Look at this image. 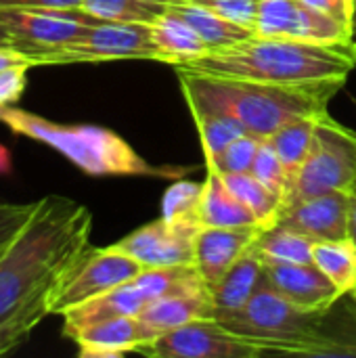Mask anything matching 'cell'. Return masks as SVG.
Listing matches in <instances>:
<instances>
[{"label":"cell","instance_id":"cell-1","mask_svg":"<svg viewBox=\"0 0 356 358\" xmlns=\"http://www.w3.org/2000/svg\"><path fill=\"white\" fill-rule=\"evenodd\" d=\"M92 212L61 195H46L0 256V321L40 323L76 264L90 248Z\"/></svg>","mask_w":356,"mask_h":358},{"label":"cell","instance_id":"cell-2","mask_svg":"<svg viewBox=\"0 0 356 358\" xmlns=\"http://www.w3.org/2000/svg\"><path fill=\"white\" fill-rule=\"evenodd\" d=\"M355 69V40L340 44H315L258 34L233 46L214 48L204 57L174 65V71L334 92L342 90Z\"/></svg>","mask_w":356,"mask_h":358},{"label":"cell","instance_id":"cell-3","mask_svg":"<svg viewBox=\"0 0 356 358\" xmlns=\"http://www.w3.org/2000/svg\"><path fill=\"white\" fill-rule=\"evenodd\" d=\"M189 109H210L237 117L250 134L269 138L298 117H317L327 111L334 90L277 86L245 80L214 78L176 71Z\"/></svg>","mask_w":356,"mask_h":358},{"label":"cell","instance_id":"cell-4","mask_svg":"<svg viewBox=\"0 0 356 358\" xmlns=\"http://www.w3.org/2000/svg\"><path fill=\"white\" fill-rule=\"evenodd\" d=\"M0 124L19 136L52 147L88 176H166L120 134L90 124H57L19 107H0Z\"/></svg>","mask_w":356,"mask_h":358},{"label":"cell","instance_id":"cell-5","mask_svg":"<svg viewBox=\"0 0 356 358\" xmlns=\"http://www.w3.org/2000/svg\"><path fill=\"white\" fill-rule=\"evenodd\" d=\"M325 315L304 313L262 285L241 313L218 321L233 334L262 344L271 355L342 357V346L323 334Z\"/></svg>","mask_w":356,"mask_h":358},{"label":"cell","instance_id":"cell-6","mask_svg":"<svg viewBox=\"0 0 356 358\" xmlns=\"http://www.w3.org/2000/svg\"><path fill=\"white\" fill-rule=\"evenodd\" d=\"M355 180L356 132L334 120L327 111L317 120L313 145L290 185L283 210L308 197L350 191Z\"/></svg>","mask_w":356,"mask_h":358},{"label":"cell","instance_id":"cell-7","mask_svg":"<svg viewBox=\"0 0 356 358\" xmlns=\"http://www.w3.org/2000/svg\"><path fill=\"white\" fill-rule=\"evenodd\" d=\"M40 65H65V63H101V61H124V59H145L159 61L151 34V23H118L99 21L82 38L38 52Z\"/></svg>","mask_w":356,"mask_h":358},{"label":"cell","instance_id":"cell-8","mask_svg":"<svg viewBox=\"0 0 356 358\" xmlns=\"http://www.w3.org/2000/svg\"><path fill=\"white\" fill-rule=\"evenodd\" d=\"M99 21L82 8H0L10 46L31 57L82 38Z\"/></svg>","mask_w":356,"mask_h":358},{"label":"cell","instance_id":"cell-9","mask_svg":"<svg viewBox=\"0 0 356 358\" xmlns=\"http://www.w3.org/2000/svg\"><path fill=\"white\" fill-rule=\"evenodd\" d=\"M138 352L153 358H260L271 355L262 344L233 334L216 319H199L176 327Z\"/></svg>","mask_w":356,"mask_h":358},{"label":"cell","instance_id":"cell-10","mask_svg":"<svg viewBox=\"0 0 356 358\" xmlns=\"http://www.w3.org/2000/svg\"><path fill=\"white\" fill-rule=\"evenodd\" d=\"M143 266L115 248H88L82 260L76 264L67 281L55 296L52 315L80 306L118 285L132 281Z\"/></svg>","mask_w":356,"mask_h":358},{"label":"cell","instance_id":"cell-11","mask_svg":"<svg viewBox=\"0 0 356 358\" xmlns=\"http://www.w3.org/2000/svg\"><path fill=\"white\" fill-rule=\"evenodd\" d=\"M197 233L178 229L162 216L130 235L115 241L111 248L136 260L143 268H168L195 264Z\"/></svg>","mask_w":356,"mask_h":358},{"label":"cell","instance_id":"cell-12","mask_svg":"<svg viewBox=\"0 0 356 358\" xmlns=\"http://www.w3.org/2000/svg\"><path fill=\"white\" fill-rule=\"evenodd\" d=\"M264 262V285L275 289L287 302L304 313L327 315L342 298L338 287L321 273L315 262L292 264V262Z\"/></svg>","mask_w":356,"mask_h":358},{"label":"cell","instance_id":"cell-13","mask_svg":"<svg viewBox=\"0 0 356 358\" xmlns=\"http://www.w3.org/2000/svg\"><path fill=\"white\" fill-rule=\"evenodd\" d=\"M138 325L145 338V346L159 336L183 327L199 319H214V300L210 287L199 281L151 300L138 315ZM143 346V348H145Z\"/></svg>","mask_w":356,"mask_h":358},{"label":"cell","instance_id":"cell-14","mask_svg":"<svg viewBox=\"0 0 356 358\" xmlns=\"http://www.w3.org/2000/svg\"><path fill=\"white\" fill-rule=\"evenodd\" d=\"M262 229L250 227H204L195 237V268L210 292L222 281L233 264L256 243Z\"/></svg>","mask_w":356,"mask_h":358},{"label":"cell","instance_id":"cell-15","mask_svg":"<svg viewBox=\"0 0 356 358\" xmlns=\"http://www.w3.org/2000/svg\"><path fill=\"white\" fill-rule=\"evenodd\" d=\"M348 195L334 191L308 197L287 206L277 224L313 237L315 241H334L348 237Z\"/></svg>","mask_w":356,"mask_h":358},{"label":"cell","instance_id":"cell-16","mask_svg":"<svg viewBox=\"0 0 356 358\" xmlns=\"http://www.w3.org/2000/svg\"><path fill=\"white\" fill-rule=\"evenodd\" d=\"M149 304L147 296L143 294V289L132 281L118 285L80 306H73L69 310H65L63 317V334L65 338H73L78 331L115 319V317H136L145 306Z\"/></svg>","mask_w":356,"mask_h":358},{"label":"cell","instance_id":"cell-17","mask_svg":"<svg viewBox=\"0 0 356 358\" xmlns=\"http://www.w3.org/2000/svg\"><path fill=\"white\" fill-rule=\"evenodd\" d=\"M264 285V262L258 250L252 245L212 289L214 319L225 321L243 310L252 296Z\"/></svg>","mask_w":356,"mask_h":358},{"label":"cell","instance_id":"cell-18","mask_svg":"<svg viewBox=\"0 0 356 358\" xmlns=\"http://www.w3.org/2000/svg\"><path fill=\"white\" fill-rule=\"evenodd\" d=\"M82 358H118L138 352L145 338L136 317H115L78 331L71 338Z\"/></svg>","mask_w":356,"mask_h":358},{"label":"cell","instance_id":"cell-19","mask_svg":"<svg viewBox=\"0 0 356 358\" xmlns=\"http://www.w3.org/2000/svg\"><path fill=\"white\" fill-rule=\"evenodd\" d=\"M151 34L157 50L162 52V63L174 67L197 57H204L210 46L195 34V29L183 21L174 10L168 8L151 21Z\"/></svg>","mask_w":356,"mask_h":358},{"label":"cell","instance_id":"cell-20","mask_svg":"<svg viewBox=\"0 0 356 358\" xmlns=\"http://www.w3.org/2000/svg\"><path fill=\"white\" fill-rule=\"evenodd\" d=\"M201 222L204 227H250L258 224L254 214L229 189L225 176L206 166L201 182Z\"/></svg>","mask_w":356,"mask_h":358},{"label":"cell","instance_id":"cell-21","mask_svg":"<svg viewBox=\"0 0 356 358\" xmlns=\"http://www.w3.org/2000/svg\"><path fill=\"white\" fill-rule=\"evenodd\" d=\"M168 8L174 10L183 21H187L195 29V34L210 46V50L233 46L254 36L252 29L239 23H233L225 19L222 15L214 13L212 8L191 2V0H168Z\"/></svg>","mask_w":356,"mask_h":358},{"label":"cell","instance_id":"cell-22","mask_svg":"<svg viewBox=\"0 0 356 358\" xmlns=\"http://www.w3.org/2000/svg\"><path fill=\"white\" fill-rule=\"evenodd\" d=\"M313 262L338 287L340 296H350L356 292V243L350 237L317 241Z\"/></svg>","mask_w":356,"mask_h":358},{"label":"cell","instance_id":"cell-23","mask_svg":"<svg viewBox=\"0 0 356 358\" xmlns=\"http://www.w3.org/2000/svg\"><path fill=\"white\" fill-rule=\"evenodd\" d=\"M229 189L243 201V206L254 214L262 231L275 227L283 212V199L264 187L252 172L243 174H222Z\"/></svg>","mask_w":356,"mask_h":358},{"label":"cell","instance_id":"cell-24","mask_svg":"<svg viewBox=\"0 0 356 358\" xmlns=\"http://www.w3.org/2000/svg\"><path fill=\"white\" fill-rule=\"evenodd\" d=\"M315 239L298 233L294 229L275 224L260 233L254 248L262 256V260L271 262H292V264H311Z\"/></svg>","mask_w":356,"mask_h":358},{"label":"cell","instance_id":"cell-25","mask_svg":"<svg viewBox=\"0 0 356 358\" xmlns=\"http://www.w3.org/2000/svg\"><path fill=\"white\" fill-rule=\"evenodd\" d=\"M319 117L321 115L292 120L285 126H281L275 134H271L266 138L273 145V149L277 151V155H279V159H281V164H283V168H285V172L290 176V185H292L298 168L302 166L304 157L308 155V149L313 145L315 126H317V120Z\"/></svg>","mask_w":356,"mask_h":358},{"label":"cell","instance_id":"cell-26","mask_svg":"<svg viewBox=\"0 0 356 358\" xmlns=\"http://www.w3.org/2000/svg\"><path fill=\"white\" fill-rule=\"evenodd\" d=\"M162 218L178 229L199 233L201 222V185L178 180L168 187L162 199Z\"/></svg>","mask_w":356,"mask_h":358},{"label":"cell","instance_id":"cell-27","mask_svg":"<svg viewBox=\"0 0 356 358\" xmlns=\"http://www.w3.org/2000/svg\"><path fill=\"white\" fill-rule=\"evenodd\" d=\"M191 113L199 132L206 164L212 162L220 151H225L233 141L248 134L245 126L229 113L210 111V109H191Z\"/></svg>","mask_w":356,"mask_h":358},{"label":"cell","instance_id":"cell-28","mask_svg":"<svg viewBox=\"0 0 356 358\" xmlns=\"http://www.w3.org/2000/svg\"><path fill=\"white\" fill-rule=\"evenodd\" d=\"M162 0H84L82 10L101 21L118 23H151L166 10Z\"/></svg>","mask_w":356,"mask_h":358},{"label":"cell","instance_id":"cell-29","mask_svg":"<svg viewBox=\"0 0 356 358\" xmlns=\"http://www.w3.org/2000/svg\"><path fill=\"white\" fill-rule=\"evenodd\" d=\"M262 138L256 134H243L237 141H233L225 151H220L212 162H208V168L218 170L220 174H243L250 172L258 153Z\"/></svg>","mask_w":356,"mask_h":358},{"label":"cell","instance_id":"cell-30","mask_svg":"<svg viewBox=\"0 0 356 358\" xmlns=\"http://www.w3.org/2000/svg\"><path fill=\"white\" fill-rule=\"evenodd\" d=\"M264 187H269L273 193H277L283 201H285V195H287V189H290V176L277 155V151L273 149V145L262 138L260 147H258V153H256V159H254V166L250 170Z\"/></svg>","mask_w":356,"mask_h":358},{"label":"cell","instance_id":"cell-31","mask_svg":"<svg viewBox=\"0 0 356 358\" xmlns=\"http://www.w3.org/2000/svg\"><path fill=\"white\" fill-rule=\"evenodd\" d=\"M197 4H204L208 8H212L214 13L222 15L225 19L239 23L248 29L254 31L256 27V17H258V8H260V0H191Z\"/></svg>","mask_w":356,"mask_h":358},{"label":"cell","instance_id":"cell-32","mask_svg":"<svg viewBox=\"0 0 356 358\" xmlns=\"http://www.w3.org/2000/svg\"><path fill=\"white\" fill-rule=\"evenodd\" d=\"M36 210V201L31 203H0V256L29 220Z\"/></svg>","mask_w":356,"mask_h":358},{"label":"cell","instance_id":"cell-33","mask_svg":"<svg viewBox=\"0 0 356 358\" xmlns=\"http://www.w3.org/2000/svg\"><path fill=\"white\" fill-rule=\"evenodd\" d=\"M27 69L25 65H17L0 71V107H10L21 99L27 84Z\"/></svg>","mask_w":356,"mask_h":358},{"label":"cell","instance_id":"cell-34","mask_svg":"<svg viewBox=\"0 0 356 358\" xmlns=\"http://www.w3.org/2000/svg\"><path fill=\"white\" fill-rule=\"evenodd\" d=\"M34 329H36V325L21 317H10V319L0 321V357L8 355L10 350L21 346L23 340L29 338V334Z\"/></svg>","mask_w":356,"mask_h":358},{"label":"cell","instance_id":"cell-35","mask_svg":"<svg viewBox=\"0 0 356 358\" xmlns=\"http://www.w3.org/2000/svg\"><path fill=\"white\" fill-rule=\"evenodd\" d=\"M311 8H317L321 13H327L336 19H340L342 23H346L348 27L355 29V17H356V4L355 0H300Z\"/></svg>","mask_w":356,"mask_h":358},{"label":"cell","instance_id":"cell-36","mask_svg":"<svg viewBox=\"0 0 356 358\" xmlns=\"http://www.w3.org/2000/svg\"><path fill=\"white\" fill-rule=\"evenodd\" d=\"M84 0H0V8H80Z\"/></svg>","mask_w":356,"mask_h":358},{"label":"cell","instance_id":"cell-37","mask_svg":"<svg viewBox=\"0 0 356 358\" xmlns=\"http://www.w3.org/2000/svg\"><path fill=\"white\" fill-rule=\"evenodd\" d=\"M17 65H25V67H38L40 61L10 44H0V71L17 67Z\"/></svg>","mask_w":356,"mask_h":358},{"label":"cell","instance_id":"cell-38","mask_svg":"<svg viewBox=\"0 0 356 358\" xmlns=\"http://www.w3.org/2000/svg\"><path fill=\"white\" fill-rule=\"evenodd\" d=\"M348 237L356 243V189L348 195Z\"/></svg>","mask_w":356,"mask_h":358},{"label":"cell","instance_id":"cell-39","mask_svg":"<svg viewBox=\"0 0 356 358\" xmlns=\"http://www.w3.org/2000/svg\"><path fill=\"white\" fill-rule=\"evenodd\" d=\"M13 170V155L10 149L0 145V174H8Z\"/></svg>","mask_w":356,"mask_h":358},{"label":"cell","instance_id":"cell-40","mask_svg":"<svg viewBox=\"0 0 356 358\" xmlns=\"http://www.w3.org/2000/svg\"><path fill=\"white\" fill-rule=\"evenodd\" d=\"M0 44H10L8 42V36H6V31L2 27H0Z\"/></svg>","mask_w":356,"mask_h":358},{"label":"cell","instance_id":"cell-41","mask_svg":"<svg viewBox=\"0 0 356 358\" xmlns=\"http://www.w3.org/2000/svg\"><path fill=\"white\" fill-rule=\"evenodd\" d=\"M350 298L355 300V308H353V315H355V317H356V292H353V294H350Z\"/></svg>","mask_w":356,"mask_h":358},{"label":"cell","instance_id":"cell-42","mask_svg":"<svg viewBox=\"0 0 356 358\" xmlns=\"http://www.w3.org/2000/svg\"><path fill=\"white\" fill-rule=\"evenodd\" d=\"M355 36H356V17H355Z\"/></svg>","mask_w":356,"mask_h":358},{"label":"cell","instance_id":"cell-43","mask_svg":"<svg viewBox=\"0 0 356 358\" xmlns=\"http://www.w3.org/2000/svg\"><path fill=\"white\" fill-rule=\"evenodd\" d=\"M353 189H356V180H355V187H353Z\"/></svg>","mask_w":356,"mask_h":358},{"label":"cell","instance_id":"cell-44","mask_svg":"<svg viewBox=\"0 0 356 358\" xmlns=\"http://www.w3.org/2000/svg\"><path fill=\"white\" fill-rule=\"evenodd\" d=\"M162 2H168V0H162Z\"/></svg>","mask_w":356,"mask_h":358},{"label":"cell","instance_id":"cell-45","mask_svg":"<svg viewBox=\"0 0 356 358\" xmlns=\"http://www.w3.org/2000/svg\"><path fill=\"white\" fill-rule=\"evenodd\" d=\"M355 4H356V0H355Z\"/></svg>","mask_w":356,"mask_h":358}]
</instances>
